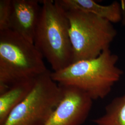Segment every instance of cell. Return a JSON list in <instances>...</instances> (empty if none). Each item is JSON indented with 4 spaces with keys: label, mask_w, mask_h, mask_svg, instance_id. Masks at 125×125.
<instances>
[{
    "label": "cell",
    "mask_w": 125,
    "mask_h": 125,
    "mask_svg": "<svg viewBox=\"0 0 125 125\" xmlns=\"http://www.w3.org/2000/svg\"><path fill=\"white\" fill-rule=\"evenodd\" d=\"M118 60V56L108 48L96 58L73 62L61 70L51 72V76L58 84L77 88L93 100L103 99L123 75L117 66Z\"/></svg>",
    "instance_id": "cell-1"
},
{
    "label": "cell",
    "mask_w": 125,
    "mask_h": 125,
    "mask_svg": "<svg viewBox=\"0 0 125 125\" xmlns=\"http://www.w3.org/2000/svg\"><path fill=\"white\" fill-rule=\"evenodd\" d=\"M33 43L53 72L61 70L73 62L70 22L58 0L42 1Z\"/></svg>",
    "instance_id": "cell-2"
},
{
    "label": "cell",
    "mask_w": 125,
    "mask_h": 125,
    "mask_svg": "<svg viewBox=\"0 0 125 125\" xmlns=\"http://www.w3.org/2000/svg\"><path fill=\"white\" fill-rule=\"evenodd\" d=\"M43 58L34 43L10 29L0 31V94L47 72Z\"/></svg>",
    "instance_id": "cell-3"
},
{
    "label": "cell",
    "mask_w": 125,
    "mask_h": 125,
    "mask_svg": "<svg viewBox=\"0 0 125 125\" xmlns=\"http://www.w3.org/2000/svg\"><path fill=\"white\" fill-rule=\"evenodd\" d=\"M63 9L70 22L73 62L96 58L110 48L117 34L113 24L92 13Z\"/></svg>",
    "instance_id": "cell-4"
},
{
    "label": "cell",
    "mask_w": 125,
    "mask_h": 125,
    "mask_svg": "<svg viewBox=\"0 0 125 125\" xmlns=\"http://www.w3.org/2000/svg\"><path fill=\"white\" fill-rule=\"evenodd\" d=\"M62 87L48 70L35 78L30 93L2 125H45L62 98Z\"/></svg>",
    "instance_id": "cell-5"
},
{
    "label": "cell",
    "mask_w": 125,
    "mask_h": 125,
    "mask_svg": "<svg viewBox=\"0 0 125 125\" xmlns=\"http://www.w3.org/2000/svg\"><path fill=\"white\" fill-rule=\"evenodd\" d=\"M62 98L45 125H82L88 118L93 100L77 88L62 86Z\"/></svg>",
    "instance_id": "cell-6"
},
{
    "label": "cell",
    "mask_w": 125,
    "mask_h": 125,
    "mask_svg": "<svg viewBox=\"0 0 125 125\" xmlns=\"http://www.w3.org/2000/svg\"><path fill=\"white\" fill-rule=\"evenodd\" d=\"M41 7L37 0H12L9 29L33 43Z\"/></svg>",
    "instance_id": "cell-7"
},
{
    "label": "cell",
    "mask_w": 125,
    "mask_h": 125,
    "mask_svg": "<svg viewBox=\"0 0 125 125\" xmlns=\"http://www.w3.org/2000/svg\"><path fill=\"white\" fill-rule=\"evenodd\" d=\"M64 9H73L94 14L112 23L121 22L122 10L121 3L113 1L108 5H102L93 0H59Z\"/></svg>",
    "instance_id": "cell-8"
},
{
    "label": "cell",
    "mask_w": 125,
    "mask_h": 125,
    "mask_svg": "<svg viewBox=\"0 0 125 125\" xmlns=\"http://www.w3.org/2000/svg\"><path fill=\"white\" fill-rule=\"evenodd\" d=\"M35 78L17 82L0 94V125L4 123L10 113L30 93Z\"/></svg>",
    "instance_id": "cell-9"
},
{
    "label": "cell",
    "mask_w": 125,
    "mask_h": 125,
    "mask_svg": "<svg viewBox=\"0 0 125 125\" xmlns=\"http://www.w3.org/2000/svg\"><path fill=\"white\" fill-rule=\"evenodd\" d=\"M96 125H125V93L106 106L102 116L93 120Z\"/></svg>",
    "instance_id": "cell-10"
},
{
    "label": "cell",
    "mask_w": 125,
    "mask_h": 125,
    "mask_svg": "<svg viewBox=\"0 0 125 125\" xmlns=\"http://www.w3.org/2000/svg\"><path fill=\"white\" fill-rule=\"evenodd\" d=\"M12 0H0V31L9 29Z\"/></svg>",
    "instance_id": "cell-11"
},
{
    "label": "cell",
    "mask_w": 125,
    "mask_h": 125,
    "mask_svg": "<svg viewBox=\"0 0 125 125\" xmlns=\"http://www.w3.org/2000/svg\"><path fill=\"white\" fill-rule=\"evenodd\" d=\"M120 3L122 10V18L121 23L122 25L125 26V0H121Z\"/></svg>",
    "instance_id": "cell-12"
}]
</instances>
